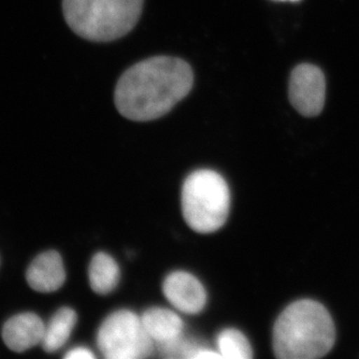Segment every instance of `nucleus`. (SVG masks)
I'll return each instance as SVG.
<instances>
[{"mask_svg":"<svg viewBox=\"0 0 359 359\" xmlns=\"http://www.w3.org/2000/svg\"><path fill=\"white\" fill-rule=\"evenodd\" d=\"M292 1H297V0H292Z\"/></svg>","mask_w":359,"mask_h":359,"instance_id":"17","label":"nucleus"},{"mask_svg":"<svg viewBox=\"0 0 359 359\" xmlns=\"http://www.w3.org/2000/svg\"><path fill=\"white\" fill-rule=\"evenodd\" d=\"M163 292L168 302L183 313H200L207 304L204 285L187 271L170 273L163 283Z\"/></svg>","mask_w":359,"mask_h":359,"instance_id":"7","label":"nucleus"},{"mask_svg":"<svg viewBox=\"0 0 359 359\" xmlns=\"http://www.w3.org/2000/svg\"><path fill=\"white\" fill-rule=\"evenodd\" d=\"M192 67L183 59L156 56L123 73L116 85L118 112L132 121L147 122L168 114L192 90Z\"/></svg>","mask_w":359,"mask_h":359,"instance_id":"1","label":"nucleus"},{"mask_svg":"<svg viewBox=\"0 0 359 359\" xmlns=\"http://www.w3.org/2000/svg\"><path fill=\"white\" fill-rule=\"evenodd\" d=\"M289 96L297 112L306 117L320 115L325 103V78L316 66L301 65L290 75Z\"/></svg>","mask_w":359,"mask_h":359,"instance_id":"6","label":"nucleus"},{"mask_svg":"<svg viewBox=\"0 0 359 359\" xmlns=\"http://www.w3.org/2000/svg\"><path fill=\"white\" fill-rule=\"evenodd\" d=\"M221 354H219V351H212L211 348H208V347L203 346L202 348L196 353L195 358L194 359H208V358H221Z\"/></svg>","mask_w":359,"mask_h":359,"instance_id":"16","label":"nucleus"},{"mask_svg":"<svg viewBox=\"0 0 359 359\" xmlns=\"http://www.w3.org/2000/svg\"><path fill=\"white\" fill-rule=\"evenodd\" d=\"M76 323L77 314L72 309L62 308L56 311L48 325H45L41 341L44 351L49 353L59 351L69 339Z\"/></svg>","mask_w":359,"mask_h":359,"instance_id":"12","label":"nucleus"},{"mask_svg":"<svg viewBox=\"0 0 359 359\" xmlns=\"http://www.w3.org/2000/svg\"><path fill=\"white\" fill-rule=\"evenodd\" d=\"M335 341L327 309L313 299L292 302L273 327V347L280 359H316L327 355Z\"/></svg>","mask_w":359,"mask_h":359,"instance_id":"2","label":"nucleus"},{"mask_svg":"<svg viewBox=\"0 0 359 359\" xmlns=\"http://www.w3.org/2000/svg\"><path fill=\"white\" fill-rule=\"evenodd\" d=\"M231 194L226 180L212 170L189 175L182 188V211L186 223L200 233L217 231L230 212Z\"/></svg>","mask_w":359,"mask_h":359,"instance_id":"4","label":"nucleus"},{"mask_svg":"<svg viewBox=\"0 0 359 359\" xmlns=\"http://www.w3.org/2000/svg\"><path fill=\"white\" fill-rule=\"evenodd\" d=\"M141 320L149 337L158 346L183 334V320L171 309L158 306L148 309L142 314Z\"/></svg>","mask_w":359,"mask_h":359,"instance_id":"10","label":"nucleus"},{"mask_svg":"<svg viewBox=\"0 0 359 359\" xmlns=\"http://www.w3.org/2000/svg\"><path fill=\"white\" fill-rule=\"evenodd\" d=\"M45 325L37 314H16L4 323L2 339L4 344L15 353H23L41 344Z\"/></svg>","mask_w":359,"mask_h":359,"instance_id":"8","label":"nucleus"},{"mask_svg":"<svg viewBox=\"0 0 359 359\" xmlns=\"http://www.w3.org/2000/svg\"><path fill=\"white\" fill-rule=\"evenodd\" d=\"M217 346L222 358L229 359H250L252 349L245 334L235 328L222 330L217 337Z\"/></svg>","mask_w":359,"mask_h":359,"instance_id":"13","label":"nucleus"},{"mask_svg":"<svg viewBox=\"0 0 359 359\" xmlns=\"http://www.w3.org/2000/svg\"><path fill=\"white\" fill-rule=\"evenodd\" d=\"M94 358H95V355L93 353L83 346L75 347L65 355L66 359H93Z\"/></svg>","mask_w":359,"mask_h":359,"instance_id":"15","label":"nucleus"},{"mask_svg":"<svg viewBox=\"0 0 359 359\" xmlns=\"http://www.w3.org/2000/svg\"><path fill=\"white\" fill-rule=\"evenodd\" d=\"M62 257L55 250L42 252L33 259L26 271V280L32 290L53 292L65 283Z\"/></svg>","mask_w":359,"mask_h":359,"instance_id":"9","label":"nucleus"},{"mask_svg":"<svg viewBox=\"0 0 359 359\" xmlns=\"http://www.w3.org/2000/svg\"><path fill=\"white\" fill-rule=\"evenodd\" d=\"M204 346L194 339H187L183 334L166 344H159L160 353L166 358L194 359L196 353Z\"/></svg>","mask_w":359,"mask_h":359,"instance_id":"14","label":"nucleus"},{"mask_svg":"<svg viewBox=\"0 0 359 359\" xmlns=\"http://www.w3.org/2000/svg\"><path fill=\"white\" fill-rule=\"evenodd\" d=\"M97 346L108 359L146 358L155 349L141 316L128 309H120L105 318L97 334Z\"/></svg>","mask_w":359,"mask_h":359,"instance_id":"5","label":"nucleus"},{"mask_svg":"<svg viewBox=\"0 0 359 359\" xmlns=\"http://www.w3.org/2000/svg\"><path fill=\"white\" fill-rule=\"evenodd\" d=\"M144 0H63L66 23L78 36L94 42L121 39L136 26Z\"/></svg>","mask_w":359,"mask_h":359,"instance_id":"3","label":"nucleus"},{"mask_svg":"<svg viewBox=\"0 0 359 359\" xmlns=\"http://www.w3.org/2000/svg\"><path fill=\"white\" fill-rule=\"evenodd\" d=\"M120 269L117 262L106 252H98L89 266V283L98 294H108L117 287Z\"/></svg>","mask_w":359,"mask_h":359,"instance_id":"11","label":"nucleus"}]
</instances>
